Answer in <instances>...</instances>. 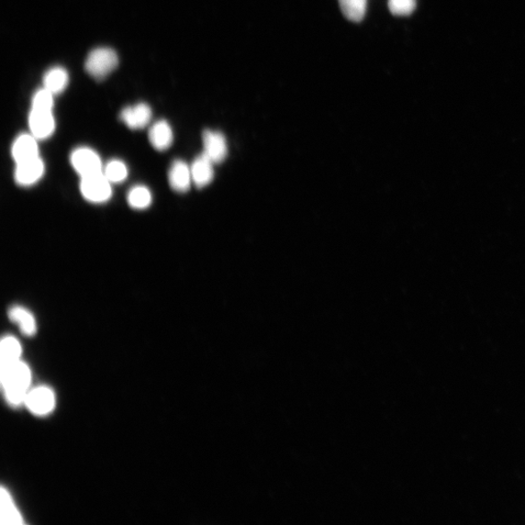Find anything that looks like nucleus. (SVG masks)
Listing matches in <instances>:
<instances>
[{"label":"nucleus","instance_id":"obj_1","mask_svg":"<svg viewBox=\"0 0 525 525\" xmlns=\"http://www.w3.org/2000/svg\"><path fill=\"white\" fill-rule=\"evenodd\" d=\"M2 384L6 400L11 405L18 406L24 403L30 393L31 373L29 366L19 361L2 368Z\"/></svg>","mask_w":525,"mask_h":525},{"label":"nucleus","instance_id":"obj_2","mask_svg":"<svg viewBox=\"0 0 525 525\" xmlns=\"http://www.w3.org/2000/svg\"><path fill=\"white\" fill-rule=\"evenodd\" d=\"M118 63V55L114 49L99 47L88 55L85 69L89 74L100 80L114 72Z\"/></svg>","mask_w":525,"mask_h":525},{"label":"nucleus","instance_id":"obj_3","mask_svg":"<svg viewBox=\"0 0 525 525\" xmlns=\"http://www.w3.org/2000/svg\"><path fill=\"white\" fill-rule=\"evenodd\" d=\"M80 191L88 202L106 204L113 197V183H110L102 172L81 177Z\"/></svg>","mask_w":525,"mask_h":525},{"label":"nucleus","instance_id":"obj_4","mask_svg":"<svg viewBox=\"0 0 525 525\" xmlns=\"http://www.w3.org/2000/svg\"><path fill=\"white\" fill-rule=\"evenodd\" d=\"M71 164L80 177L102 173L105 166L100 156L94 149L86 147L77 148L72 151Z\"/></svg>","mask_w":525,"mask_h":525},{"label":"nucleus","instance_id":"obj_5","mask_svg":"<svg viewBox=\"0 0 525 525\" xmlns=\"http://www.w3.org/2000/svg\"><path fill=\"white\" fill-rule=\"evenodd\" d=\"M46 171V163L40 156L38 158L16 164L15 182L21 187H31L41 181Z\"/></svg>","mask_w":525,"mask_h":525},{"label":"nucleus","instance_id":"obj_6","mask_svg":"<svg viewBox=\"0 0 525 525\" xmlns=\"http://www.w3.org/2000/svg\"><path fill=\"white\" fill-rule=\"evenodd\" d=\"M29 126L31 135L35 136L38 140H46L51 138L55 130L53 111L31 108L29 116Z\"/></svg>","mask_w":525,"mask_h":525},{"label":"nucleus","instance_id":"obj_7","mask_svg":"<svg viewBox=\"0 0 525 525\" xmlns=\"http://www.w3.org/2000/svg\"><path fill=\"white\" fill-rule=\"evenodd\" d=\"M24 403L35 415L47 416L55 405L54 391L47 386L30 390Z\"/></svg>","mask_w":525,"mask_h":525},{"label":"nucleus","instance_id":"obj_8","mask_svg":"<svg viewBox=\"0 0 525 525\" xmlns=\"http://www.w3.org/2000/svg\"><path fill=\"white\" fill-rule=\"evenodd\" d=\"M38 141L30 132L18 136L11 148V155L15 164L39 157Z\"/></svg>","mask_w":525,"mask_h":525},{"label":"nucleus","instance_id":"obj_9","mask_svg":"<svg viewBox=\"0 0 525 525\" xmlns=\"http://www.w3.org/2000/svg\"><path fill=\"white\" fill-rule=\"evenodd\" d=\"M203 140L205 148L204 153L212 162L216 165L226 159L228 145L223 133L217 131L207 130L204 132Z\"/></svg>","mask_w":525,"mask_h":525},{"label":"nucleus","instance_id":"obj_10","mask_svg":"<svg viewBox=\"0 0 525 525\" xmlns=\"http://www.w3.org/2000/svg\"><path fill=\"white\" fill-rule=\"evenodd\" d=\"M120 119L131 130H141L149 125L152 110L147 104L127 106L121 111Z\"/></svg>","mask_w":525,"mask_h":525},{"label":"nucleus","instance_id":"obj_11","mask_svg":"<svg viewBox=\"0 0 525 525\" xmlns=\"http://www.w3.org/2000/svg\"><path fill=\"white\" fill-rule=\"evenodd\" d=\"M169 182L175 192H188L193 184L191 166L182 160L174 161L170 167Z\"/></svg>","mask_w":525,"mask_h":525},{"label":"nucleus","instance_id":"obj_12","mask_svg":"<svg viewBox=\"0 0 525 525\" xmlns=\"http://www.w3.org/2000/svg\"><path fill=\"white\" fill-rule=\"evenodd\" d=\"M215 163L203 153L198 156L191 166L193 183L198 188H204L214 181Z\"/></svg>","mask_w":525,"mask_h":525},{"label":"nucleus","instance_id":"obj_13","mask_svg":"<svg viewBox=\"0 0 525 525\" xmlns=\"http://www.w3.org/2000/svg\"><path fill=\"white\" fill-rule=\"evenodd\" d=\"M148 137L152 147L158 151L169 149L174 142L173 129L165 120L154 123L149 130Z\"/></svg>","mask_w":525,"mask_h":525},{"label":"nucleus","instance_id":"obj_14","mask_svg":"<svg viewBox=\"0 0 525 525\" xmlns=\"http://www.w3.org/2000/svg\"><path fill=\"white\" fill-rule=\"evenodd\" d=\"M9 318L17 324L26 336H33L37 332V321L31 312L24 307L14 306L9 309Z\"/></svg>","mask_w":525,"mask_h":525},{"label":"nucleus","instance_id":"obj_15","mask_svg":"<svg viewBox=\"0 0 525 525\" xmlns=\"http://www.w3.org/2000/svg\"><path fill=\"white\" fill-rule=\"evenodd\" d=\"M69 81L68 72L60 66L50 69L43 78L44 88H47L55 96L63 93L68 87Z\"/></svg>","mask_w":525,"mask_h":525},{"label":"nucleus","instance_id":"obj_16","mask_svg":"<svg viewBox=\"0 0 525 525\" xmlns=\"http://www.w3.org/2000/svg\"><path fill=\"white\" fill-rule=\"evenodd\" d=\"M0 360H2V368H7L21 361V348L19 341L14 337H5L0 346Z\"/></svg>","mask_w":525,"mask_h":525},{"label":"nucleus","instance_id":"obj_17","mask_svg":"<svg viewBox=\"0 0 525 525\" xmlns=\"http://www.w3.org/2000/svg\"><path fill=\"white\" fill-rule=\"evenodd\" d=\"M127 199L131 208L143 210L151 206L153 197L147 186L138 185L130 190Z\"/></svg>","mask_w":525,"mask_h":525},{"label":"nucleus","instance_id":"obj_18","mask_svg":"<svg viewBox=\"0 0 525 525\" xmlns=\"http://www.w3.org/2000/svg\"><path fill=\"white\" fill-rule=\"evenodd\" d=\"M343 14L352 21H360L367 13V0H339Z\"/></svg>","mask_w":525,"mask_h":525},{"label":"nucleus","instance_id":"obj_19","mask_svg":"<svg viewBox=\"0 0 525 525\" xmlns=\"http://www.w3.org/2000/svg\"><path fill=\"white\" fill-rule=\"evenodd\" d=\"M2 523L3 524H21V517L18 512L13 498L8 491L2 488Z\"/></svg>","mask_w":525,"mask_h":525},{"label":"nucleus","instance_id":"obj_20","mask_svg":"<svg viewBox=\"0 0 525 525\" xmlns=\"http://www.w3.org/2000/svg\"><path fill=\"white\" fill-rule=\"evenodd\" d=\"M104 174L113 184H120L124 182L129 176V170L127 165L121 161L114 159L108 162L104 166Z\"/></svg>","mask_w":525,"mask_h":525},{"label":"nucleus","instance_id":"obj_21","mask_svg":"<svg viewBox=\"0 0 525 525\" xmlns=\"http://www.w3.org/2000/svg\"><path fill=\"white\" fill-rule=\"evenodd\" d=\"M54 97L47 88H42L35 95H33L31 108L38 110H49L53 111L54 108Z\"/></svg>","mask_w":525,"mask_h":525},{"label":"nucleus","instance_id":"obj_22","mask_svg":"<svg viewBox=\"0 0 525 525\" xmlns=\"http://www.w3.org/2000/svg\"><path fill=\"white\" fill-rule=\"evenodd\" d=\"M417 7V0H388L390 13L395 16H409Z\"/></svg>","mask_w":525,"mask_h":525}]
</instances>
